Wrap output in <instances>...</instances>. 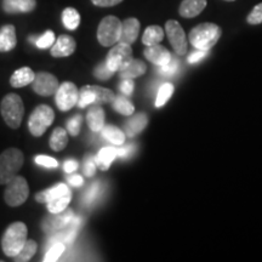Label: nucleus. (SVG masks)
I'll use <instances>...</instances> for the list:
<instances>
[{
  "label": "nucleus",
  "instance_id": "obj_1",
  "mask_svg": "<svg viewBox=\"0 0 262 262\" xmlns=\"http://www.w3.org/2000/svg\"><path fill=\"white\" fill-rule=\"evenodd\" d=\"M72 193L71 189L64 183H58L54 187L45 189L35 194V201L38 203H47L49 211L51 214H60L67 209L71 203Z\"/></svg>",
  "mask_w": 262,
  "mask_h": 262
},
{
  "label": "nucleus",
  "instance_id": "obj_2",
  "mask_svg": "<svg viewBox=\"0 0 262 262\" xmlns=\"http://www.w3.org/2000/svg\"><path fill=\"white\" fill-rule=\"evenodd\" d=\"M28 229L24 222H14L5 229L2 238L3 253L8 257L14 258L27 242Z\"/></svg>",
  "mask_w": 262,
  "mask_h": 262
},
{
  "label": "nucleus",
  "instance_id": "obj_3",
  "mask_svg": "<svg viewBox=\"0 0 262 262\" xmlns=\"http://www.w3.org/2000/svg\"><path fill=\"white\" fill-rule=\"evenodd\" d=\"M221 34L222 31L217 25L206 22L192 28L188 39L194 49L209 51L212 47H215L216 42L221 38Z\"/></svg>",
  "mask_w": 262,
  "mask_h": 262
},
{
  "label": "nucleus",
  "instance_id": "obj_4",
  "mask_svg": "<svg viewBox=\"0 0 262 262\" xmlns=\"http://www.w3.org/2000/svg\"><path fill=\"white\" fill-rule=\"evenodd\" d=\"M25 163V156L18 148H8L0 155V185H6L17 176Z\"/></svg>",
  "mask_w": 262,
  "mask_h": 262
},
{
  "label": "nucleus",
  "instance_id": "obj_5",
  "mask_svg": "<svg viewBox=\"0 0 262 262\" xmlns=\"http://www.w3.org/2000/svg\"><path fill=\"white\" fill-rule=\"evenodd\" d=\"M0 112L4 122L11 129H18L25 116V104L17 94H8L0 104Z\"/></svg>",
  "mask_w": 262,
  "mask_h": 262
},
{
  "label": "nucleus",
  "instance_id": "obj_6",
  "mask_svg": "<svg viewBox=\"0 0 262 262\" xmlns=\"http://www.w3.org/2000/svg\"><path fill=\"white\" fill-rule=\"evenodd\" d=\"M122 24L116 16H106L97 28V40L102 47H113L119 42L122 35Z\"/></svg>",
  "mask_w": 262,
  "mask_h": 262
},
{
  "label": "nucleus",
  "instance_id": "obj_7",
  "mask_svg": "<svg viewBox=\"0 0 262 262\" xmlns=\"http://www.w3.org/2000/svg\"><path fill=\"white\" fill-rule=\"evenodd\" d=\"M55 119V113L51 107L47 104H40L33 111L28 119V129L35 137H40L45 134L48 127Z\"/></svg>",
  "mask_w": 262,
  "mask_h": 262
},
{
  "label": "nucleus",
  "instance_id": "obj_8",
  "mask_svg": "<svg viewBox=\"0 0 262 262\" xmlns=\"http://www.w3.org/2000/svg\"><path fill=\"white\" fill-rule=\"evenodd\" d=\"M4 192L5 203L9 206L16 208L22 205L29 196V186L27 180L22 176H15L11 181L6 183Z\"/></svg>",
  "mask_w": 262,
  "mask_h": 262
},
{
  "label": "nucleus",
  "instance_id": "obj_9",
  "mask_svg": "<svg viewBox=\"0 0 262 262\" xmlns=\"http://www.w3.org/2000/svg\"><path fill=\"white\" fill-rule=\"evenodd\" d=\"M133 60L134 57L131 45L125 44V42H118V44L113 45L112 49L108 52L106 63L116 73V72L122 71Z\"/></svg>",
  "mask_w": 262,
  "mask_h": 262
},
{
  "label": "nucleus",
  "instance_id": "obj_10",
  "mask_svg": "<svg viewBox=\"0 0 262 262\" xmlns=\"http://www.w3.org/2000/svg\"><path fill=\"white\" fill-rule=\"evenodd\" d=\"M165 33L168 35V39L171 44L173 51L179 55V56H183L187 54L188 42L187 38H186V33L175 19H169L165 24Z\"/></svg>",
  "mask_w": 262,
  "mask_h": 262
},
{
  "label": "nucleus",
  "instance_id": "obj_11",
  "mask_svg": "<svg viewBox=\"0 0 262 262\" xmlns=\"http://www.w3.org/2000/svg\"><path fill=\"white\" fill-rule=\"evenodd\" d=\"M56 106L62 112H67L78 104L79 100V90L72 81L62 83L56 91Z\"/></svg>",
  "mask_w": 262,
  "mask_h": 262
},
{
  "label": "nucleus",
  "instance_id": "obj_12",
  "mask_svg": "<svg viewBox=\"0 0 262 262\" xmlns=\"http://www.w3.org/2000/svg\"><path fill=\"white\" fill-rule=\"evenodd\" d=\"M60 86L57 78L48 72H39L35 74L34 80L32 83L33 90L40 96H51L56 94V91Z\"/></svg>",
  "mask_w": 262,
  "mask_h": 262
},
{
  "label": "nucleus",
  "instance_id": "obj_13",
  "mask_svg": "<svg viewBox=\"0 0 262 262\" xmlns=\"http://www.w3.org/2000/svg\"><path fill=\"white\" fill-rule=\"evenodd\" d=\"M77 42L71 35L62 34L56 39L55 44L51 47V56L54 57H67L71 56L75 51Z\"/></svg>",
  "mask_w": 262,
  "mask_h": 262
},
{
  "label": "nucleus",
  "instance_id": "obj_14",
  "mask_svg": "<svg viewBox=\"0 0 262 262\" xmlns=\"http://www.w3.org/2000/svg\"><path fill=\"white\" fill-rule=\"evenodd\" d=\"M55 217L48 219L47 221L44 222L42 227H44V231L49 234L57 233L61 229L67 227L68 225L71 224L72 220L74 219V214L70 210H64V214H54Z\"/></svg>",
  "mask_w": 262,
  "mask_h": 262
},
{
  "label": "nucleus",
  "instance_id": "obj_15",
  "mask_svg": "<svg viewBox=\"0 0 262 262\" xmlns=\"http://www.w3.org/2000/svg\"><path fill=\"white\" fill-rule=\"evenodd\" d=\"M143 54H145V57L147 60L152 62L153 64L158 66V67L169 63V62L172 60V56L171 54H170V51L160 44L152 45V47H147Z\"/></svg>",
  "mask_w": 262,
  "mask_h": 262
},
{
  "label": "nucleus",
  "instance_id": "obj_16",
  "mask_svg": "<svg viewBox=\"0 0 262 262\" xmlns=\"http://www.w3.org/2000/svg\"><path fill=\"white\" fill-rule=\"evenodd\" d=\"M37 6V0H3V9L8 14H28Z\"/></svg>",
  "mask_w": 262,
  "mask_h": 262
},
{
  "label": "nucleus",
  "instance_id": "obj_17",
  "mask_svg": "<svg viewBox=\"0 0 262 262\" xmlns=\"http://www.w3.org/2000/svg\"><path fill=\"white\" fill-rule=\"evenodd\" d=\"M140 33V21L135 17L124 19L122 24V35H120L119 42L125 44H134L136 41Z\"/></svg>",
  "mask_w": 262,
  "mask_h": 262
},
{
  "label": "nucleus",
  "instance_id": "obj_18",
  "mask_svg": "<svg viewBox=\"0 0 262 262\" xmlns=\"http://www.w3.org/2000/svg\"><path fill=\"white\" fill-rule=\"evenodd\" d=\"M147 124H148V117H147L146 113L141 112L134 114L133 117L126 120L125 125H124V133L127 137H134L142 130H145Z\"/></svg>",
  "mask_w": 262,
  "mask_h": 262
},
{
  "label": "nucleus",
  "instance_id": "obj_19",
  "mask_svg": "<svg viewBox=\"0 0 262 262\" xmlns=\"http://www.w3.org/2000/svg\"><path fill=\"white\" fill-rule=\"evenodd\" d=\"M17 44L16 29L12 25H5L0 28V52L14 50Z\"/></svg>",
  "mask_w": 262,
  "mask_h": 262
},
{
  "label": "nucleus",
  "instance_id": "obj_20",
  "mask_svg": "<svg viewBox=\"0 0 262 262\" xmlns=\"http://www.w3.org/2000/svg\"><path fill=\"white\" fill-rule=\"evenodd\" d=\"M206 8V0H183L179 12L182 17L193 18L198 16Z\"/></svg>",
  "mask_w": 262,
  "mask_h": 262
},
{
  "label": "nucleus",
  "instance_id": "obj_21",
  "mask_svg": "<svg viewBox=\"0 0 262 262\" xmlns=\"http://www.w3.org/2000/svg\"><path fill=\"white\" fill-rule=\"evenodd\" d=\"M86 123L89 125L90 130L94 133H98V131H102L104 127V111L102 107H100L98 104H94L93 107H90L89 112L86 114Z\"/></svg>",
  "mask_w": 262,
  "mask_h": 262
},
{
  "label": "nucleus",
  "instance_id": "obj_22",
  "mask_svg": "<svg viewBox=\"0 0 262 262\" xmlns=\"http://www.w3.org/2000/svg\"><path fill=\"white\" fill-rule=\"evenodd\" d=\"M35 78V73L29 67H22L19 70L15 71L10 78V85L15 89L24 88L26 85L33 83Z\"/></svg>",
  "mask_w": 262,
  "mask_h": 262
},
{
  "label": "nucleus",
  "instance_id": "obj_23",
  "mask_svg": "<svg viewBox=\"0 0 262 262\" xmlns=\"http://www.w3.org/2000/svg\"><path fill=\"white\" fill-rule=\"evenodd\" d=\"M147 71V66L143 61L135 60L129 62V64L125 66L122 71L119 72L120 78L122 79H134V78L141 77L142 74H145Z\"/></svg>",
  "mask_w": 262,
  "mask_h": 262
},
{
  "label": "nucleus",
  "instance_id": "obj_24",
  "mask_svg": "<svg viewBox=\"0 0 262 262\" xmlns=\"http://www.w3.org/2000/svg\"><path fill=\"white\" fill-rule=\"evenodd\" d=\"M117 157H118L117 148H114V147H104V148L100 149V152L97 153L96 158H95V162H96L97 166L101 170L107 171Z\"/></svg>",
  "mask_w": 262,
  "mask_h": 262
},
{
  "label": "nucleus",
  "instance_id": "obj_25",
  "mask_svg": "<svg viewBox=\"0 0 262 262\" xmlns=\"http://www.w3.org/2000/svg\"><path fill=\"white\" fill-rule=\"evenodd\" d=\"M49 145H50V148L55 150V152L63 150L68 145L67 131L62 129V127H56V129L52 131L50 140H49Z\"/></svg>",
  "mask_w": 262,
  "mask_h": 262
},
{
  "label": "nucleus",
  "instance_id": "obj_26",
  "mask_svg": "<svg viewBox=\"0 0 262 262\" xmlns=\"http://www.w3.org/2000/svg\"><path fill=\"white\" fill-rule=\"evenodd\" d=\"M102 136L108 141V142L113 143L114 146H123L124 143H125V133L117 126H104L102 129Z\"/></svg>",
  "mask_w": 262,
  "mask_h": 262
},
{
  "label": "nucleus",
  "instance_id": "obj_27",
  "mask_svg": "<svg viewBox=\"0 0 262 262\" xmlns=\"http://www.w3.org/2000/svg\"><path fill=\"white\" fill-rule=\"evenodd\" d=\"M164 39V31L159 26H149L146 28L143 33L142 42L146 47H152V45L159 44Z\"/></svg>",
  "mask_w": 262,
  "mask_h": 262
},
{
  "label": "nucleus",
  "instance_id": "obj_28",
  "mask_svg": "<svg viewBox=\"0 0 262 262\" xmlns=\"http://www.w3.org/2000/svg\"><path fill=\"white\" fill-rule=\"evenodd\" d=\"M62 22L68 31H74L80 25V15L74 8H66L62 12Z\"/></svg>",
  "mask_w": 262,
  "mask_h": 262
},
{
  "label": "nucleus",
  "instance_id": "obj_29",
  "mask_svg": "<svg viewBox=\"0 0 262 262\" xmlns=\"http://www.w3.org/2000/svg\"><path fill=\"white\" fill-rule=\"evenodd\" d=\"M113 108L118 113L123 114V116H133L135 112V107L130 102V100L123 95L116 96L113 100Z\"/></svg>",
  "mask_w": 262,
  "mask_h": 262
},
{
  "label": "nucleus",
  "instance_id": "obj_30",
  "mask_svg": "<svg viewBox=\"0 0 262 262\" xmlns=\"http://www.w3.org/2000/svg\"><path fill=\"white\" fill-rule=\"evenodd\" d=\"M90 90L94 91L95 96H96V102L95 104H102V103H110L113 102L114 100V94L112 90L106 89V88L97 86V85H88Z\"/></svg>",
  "mask_w": 262,
  "mask_h": 262
},
{
  "label": "nucleus",
  "instance_id": "obj_31",
  "mask_svg": "<svg viewBox=\"0 0 262 262\" xmlns=\"http://www.w3.org/2000/svg\"><path fill=\"white\" fill-rule=\"evenodd\" d=\"M37 248L38 245L34 241H32V239H27L25 247L22 248L21 251H19V253L14 257V261L16 262L31 261V258L34 256L35 253H37Z\"/></svg>",
  "mask_w": 262,
  "mask_h": 262
},
{
  "label": "nucleus",
  "instance_id": "obj_32",
  "mask_svg": "<svg viewBox=\"0 0 262 262\" xmlns=\"http://www.w3.org/2000/svg\"><path fill=\"white\" fill-rule=\"evenodd\" d=\"M173 90H175V88H173L172 84H170V83L163 84L162 86L159 88L158 95H157L156 107L160 108V107H163L166 102H168L169 98L172 96Z\"/></svg>",
  "mask_w": 262,
  "mask_h": 262
},
{
  "label": "nucleus",
  "instance_id": "obj_33",
  "mask_svg": "<svg viewBox=\"0 0 262 262\" xmlns=\"http://www.w3.org/2000/svg\"><path fill=\"white\" fill-rule=\"evenodd\" d=\"M66 250V244L62 242H57V243L52 244L51 247H49L47 254H45L44 261L45 262H54L57 261L61 257V255L64 253Z\"/></svg>",
  "mask_w": 262,
  "mask_h": 262
},
{
  "label": "nucleus",
  "instance_id": "obj_34",
  "mask_svg": "<svg viewBox=\"0 0 262 262\" xmlns=\"http://www.w3.org/2000/svg\"><path fill=\"white\" fill-rule=\"evenodd\" d=\"M101 182L100 181H95L94 183H91V186L88 189L86 192L84 193L83 195V203L86 206H90L94 204V202L96 201L98 198V195H100V192H101Z\"/></svg>",
  "mask_w": 262,
  "mask_h": 262
},
{
  "label": "nucleus",
  "instance_id": "obj_35",
  "mask_svg": "<svg viewBox=\"0 0 262 262\" xmlns=\"http://www.w3.org/2000/svg\"><path fill=\"white\" fill-rule=\"evenodd\" d=\"M96 102V96H95L94 91L90 90L88 88V85L81 88V90L79 91V100H78V106L80 108H85L90 104H95Z\"/></svg>",
  "mask_w": 262,
  "mask_h": 262
},
{
  "label": "nucleus",
  "instance_id": "obj_36",
  "mask_svg": "<svg viewBox=\"0 0 262 262\" xmlns=\"http://www.w3.org/2000/svg\"><path fill=\"white\" fill-rule=\"evenodd\" d=\"M55 34L52 31H47L44 33V34L40 35V37L38 38L37 42H35V45L39 49H48V48H51L52 45L55 44Z\"/></svg>",
  "mask_w": 262,
  "mask_h": 262
},
{
  "label": "nucleus",
  "instance_id": "obj_37",
  "mask_svg": "<svg viewBox=\"0 0 262 262\" xmlns=\"http://www.w3.org/2000/svg\"><path fill=\"white\" fill-rule=\"evenodd\" d=\"M113 74H114V72L111 70L110 67H108L106 62L98 64L94 71V75L97 78L98 80H108L110 78H112Z\"/></svg>",
  "mask_w": 262,
  "mask_h": 262
},
{
  "label": "nucleus",
  "instance_id": "obj_38",
  "mask_svg": "<svg viewBox=\"0 0 262 262\" xmlns=\"http://www.w3.org/2000/svg\"><path fill=\"white\" fill-rule=\"evenodd\" d=\"M247 21L249 25H260L262 24V3L257 4L251 10L250 14L248 15Z\"/></svg>",
  "mask_w": 262,
  "mask_h": 262
},
{
  "label": "nucleus",
  "instance_id": "obj_39",
  "mask_svg": "<svg viewBox=\"0 0 262 262\" xmlns=\"http://www.w3.org/2000/svg\"><path fill=\"white\" fill-rule=\"evenodd\" d=\"M34 162L37 163L38 165L44 166V168H49V169H55L58 166L57 160L49 156H37L34 158Z\"/></svg>",
  "mask_w": 262,
  "mask_h": 262
},
{
  "label": "nucleus",
  "instance_id": "obj_40",
  "mask_svg": "<svg viewBox=\"0 0 262 262\" xmlns=\"http://www.w3.org/2000/svg\"><path fill=\"white\" fill-rule=\"evenodd\" d=\"M80 126H81V117L80 116H74L71 118L67 123V130L72 136H78L80 133Z\"/></svg>",
  "mask_w": 262,
  "mask_h": 262
},
{
  "label": "nucleus",
  "instance_id": "obj_41",
  "mask_svg": "<svg viewBox=\"0 0 262 262\" xmlns=\"http://www.w3.org/2000/svg\"><path fill=\"white\" fill-rule=\"evenodd\" d=\"M178 68H179V62L176 61L175 58H172V60L170 61L169 63L160 66L159 72H160V73H163V74L171 75V74H175L176 72H178Z\"/></svg>",
  "mask_w": 262,
  "mask_h": 262
},
{
  "label": "nucleus",
  "instance_id": "obj_42",
  "mask_svg": "<svg viewBox=\"0 0 262 262\" xmlns=\"http://www.w3.org/2000/svg\"><path fill=\"white\" fill-rule=\"evenodd\" d=\"M96 162H95V159L93 157H89L86 160H85L84 163V173L86 178H93L95 175V172H96Z\"/></svg>",
  "mask_w": 262,
  "mask_h": 262
},
{
  "label": "nucleus",
  "instance_id": "obj_43",
  "mask_svg": "<svg viewBox=\"0 0 262 262\" xmlns=\"http://www.w3.org/2000/svg\"><path fill=\"white\" fill-rule=\"evenodd\" d=\"M208 52L209 51H206V50H199V49H195V51H193L189 54L187 60L189 63H198V62H201L203 58L206 57Z\"/></svg>",
  "mask_w": 262,
  "mask_h": 262
},
{
  "label": "nucleus",
  "instance_id": "obj_44",
  "mask_svg": "<svg viewBox=\"0 0 262 262\" xmlns=\"http://www.w3.org/2000/svg\"><path fill=\"white\" fill-rule=\"evenodd\" d=\"M119 89L124 95H126V96H130V95L133 94L134 89H135V83H134L133 79H123L122 84H120V86H119Z\"/></svg>",
  "mask_w": 262,
  "mask_h": 262
},
{
  "label": "nucleus",
  "instance_id": "obj_45",
  "mask_svg": "<svg viewBox=\"0 0 262 262\" xmlns=\"http://www.w3.org/2000/svg\"><path fill=\"white\" fill-rule=\"evenodd\" d=\"M134 149H135V146L134 145H123L122 148H117L118 157H120V158H129L133 155Z\"/></svg>",
  "mask_w": 262,
  "mask_h": 262
},
{
  "label": "nucleus",
  "instance_id": "obj_46",
  "mask_svg": "<svg viewBox=\"0 0 262 262\" xmlns=\"http://www.w3.org/2000/svg\"><path fill=\"white\" fill-rule=\"evenodd\" d=\"M91 2H93L94 5L101 6V8H110V6L118 5L123 0H91Z\"/></svg>",
  "mask_w": 262,
  "mask_h": 262
},
{
  "label": "nucleus",
  "instance_id": "obj_47",
  "mask_svg": "<svg viewBox=\"0 0 262 262\" xmlns=\"http://www.w3.org/2000/svg\"><path fill=\"white\" fill-rule=\"evenodd\" d=\"M67 180H68V182L73 186V187H81L84 183V180L80 175H71V176H68Z\"/></svg>",
  "mask_w": 262,
  "mask_h": 262
},
{
  "label": "nucleus",
  "instance_id": "obj_48",
  "mask_svg": "<svg viewBox=\"0 0 262 262\" xmlns=\"http://www.w3.org/2000/svg\"><path fill=\"white\" fill-rule=\"evenodd\" d=\"M63 169H64V171L68 172V173L74 172L75 170L78 169V162H77V160H73V159L67 160V162L64 163Z\"/></svg>",
  "mask_w": 262,
  "mask_h": 262
},
{
  "label": "nucleus",
  "instance_id": "obj_49",
  "mask_svg": "<svg viewBox=\"0 0 262 262\" xmlns=\"http://www.w3.org/2000/svg\"><path fill=\"white\" fill-rule=\"evenodd\" d=\"M226 2H234V0H226Z\"/></svg>",
  "mask_w": 262,
  "mask_h": 262
}]
</instances>
